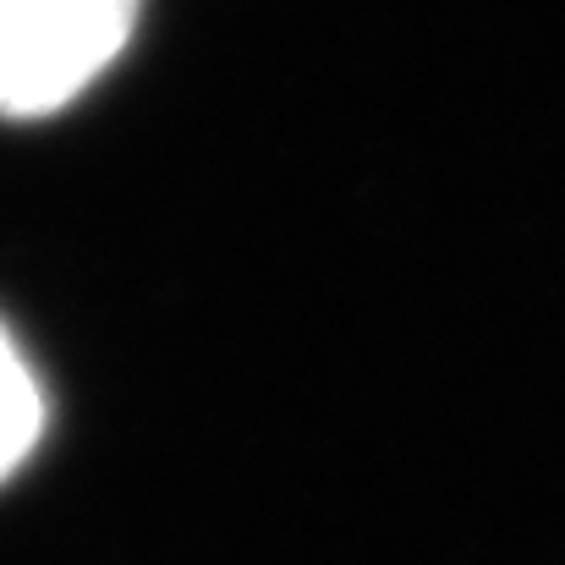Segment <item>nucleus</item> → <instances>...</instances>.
I'll list each match as a JSON object with an SVG mask.
<instances>
[{
  "label": "nucleus",
  "instance_id": "obj_2",
  "mask_svg": "<svg viewBox=\"0 0 565 565\" xmlns=\"http://www.w3.org/2000/svg\"><path fill=\"white\" fill-rule=\"evenodd\" d=\"M44 434V384L28 369L22 347L0 324V483L39 450Z\"/></svg>",
  "mask_w": 565,
  "mask_h": 565
},
{
  "label": "nucleus",
  "instance_id": "obj_1",
  "mask_svg": "<svg viewBox=\"0 0 565 565\" xmlns=\"http://www.w3.org/2000/svg\"><path fill=\"white\" fill-rule=\"evenodd\" d=\"M143 0H0V116L39 121L127 50Z\"/></svg>",
  "mask_w": 565,
  "mask_h": 565
}]
</instances>
